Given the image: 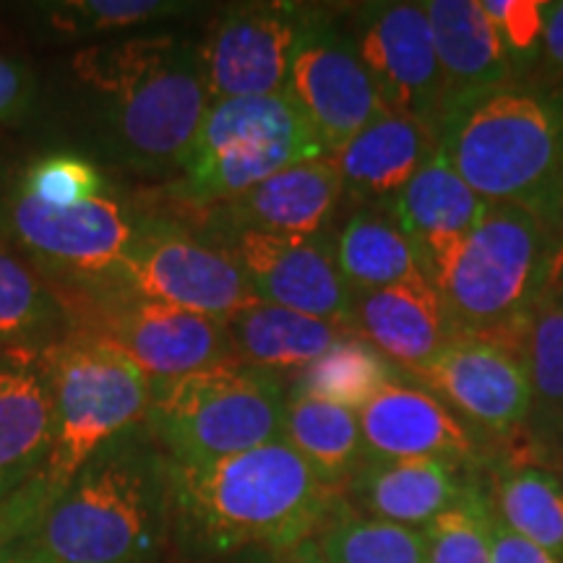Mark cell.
<instances>
[{
  "label": "cell",
  "instance_id": "obj_1",
  "mask_svg": "<svg viewBox=\"0 0 563 563\" xmlns=\"http://www.w3.org/2000/svg\"><path fill=\"white\" fill-rule=\"evenodd\" d=\"M344 509V493L321 483L285 439L217 462H170V553L180 563L292 548Z\"/></svg>",
  "mask_w": 563,
  "mask_h": 563
},
{
  "label": "cell",
  "instance_id": "obj_2",
  "mask_svg": "<svg viewBox=\"0 0 563 563\" xmlns=\"http://www.w3.org/2000/svg\"><path fill=\"white\" fill-rule=\"evenodd\" d=\"M30 538L55 563H162L170 553V462L133 426L79 470Z\"/></svg>",
  "mask_w": 563,
  "mask_h": 563
},
{
  "label": "cell",
  "instance_id": "obj_3",
  "mask_svg": "<svg viewBox=\"0 0 563 563\" xmlns=\"http://www.w3.org/2000/svg\"><path fill=\"white\" fill-rule=\"evenodd\" d=\"M76 74L108 100L104 133L123 165L144 173L186 167L209 112L201 53L178 37H133L76 58Z\"/></svg>",
  "mask_w": 563,
  "mask_h": 563
},
{
  "label": "cell",
  "instance_id": "obj_4",
  "mask_svg": "<svg viewBox=\"0 0 563 563\" xmlns=\"http://www.w3.org/2000/svg\"><path fill=\"white\" fill-rule=\"evenodd\" d=\"M441 152L481 199L559 224L563 89L514 81L493 91L441 125Z\"/></svg>",
  "mask_w": 563,
  "mask_h": 563
},
{
  "label": "cell",
  "instance_id": "obj_5",
  "mask_svg": "<svg viewBox=\"0 0 563 563\" xmlns=\"http://www.w3.org/2000/svg\"><path fill=\"white\" fill-rule=\"evenodd\" d=\"M555 228L511 203L485 207L433 287L454 334L483 336L525 352L534 308L551 295Z\"/></svg>",
  "mask_w": 563,
  "mask_h": 563
},
{
  "label": "cell",
  "instance_id": "obj_6",
  "mask_svg": "<svg viewBox=\"0 0 563 563\" xmlns=\"http://www.w3.org/2000/svg\"><path fill=\"white\" fill-rule=\"evenodd\" d=\"M45 357L55 399V441L45 467L26 485L51 511L104 443L144 422L152 378L121 350L76 329L47 344Z\"/></svg>",
  "mask_w": 563,
  "mask_h": 563
},
{
  "label": "cell",
  "instance_id": "obj_7",
  "mask_svg": "<svg viewBox=\"0 0 563 563\" xmlns=\"http://www.w3.org/2000/svg\"><path fill=\"white\" fill-rule=\"evenodd\" d=\"M285 389L274 373L222 363L152 382L144 426L175 464H203L282 439Z\"/></svg>",
  "mask_w": 563,
  "mask_h": 563
},
{
  "label": "cell",
  "instance_id": "obj_8",
  "mask_svg": "<svg viewBox=\"0 0 563 563\" xmlns=\"http://www.w3.org/2000/svg\"><path fill=\"white\" fill-rule=\"evenodd\" d=\"M95 292H123L228 321L256 306L258 295L224 241L196 235L165 214H139L121 264Z\"/></svg>",
  "mask_w": 563,
  "mask_h": 563
},
{
  "label": "cell",
  "instance_id": "obj_9",
  "mask_svg": "<svg viewBox=\"0 0 563 563\" xmlns=\"http://www.w3.org/2000/svg\"><path fill=\"white\" fill-rule=\"evenodd\" d=\"M66 329L121 350L152 382H173L211 365L235 363L228 323L136 295L53 287Z\"/></svg>",
  "mask_w": 563,
  "mask_h": 563
},
{
  "label": "cell",
  "instance_id": "obj_10",
  "mask_svg": "<svg viewBox=\"0 0 563 563\" xmlns=\"http://www.w3.org/2000/svg\"><path fill=\"white\" fill-rule=\"evenodd\" d=\"M129 203L100 196L74 209H53L19 188L9 203V228L34 264L63 287H97L110 279L136 232Z\"/></svg>",
  "mask_w": 563,
  "mask_h": 563
},
{
  "label": "cell",
  "instance_id": "obj_11",
  "mask_svg": "<svg viewBox=\"0 0 563 563\" xmlns=\"http://www.w3.org/2000/svg\"><path fill=\"white\" fill-rule=\"evenodd\" d=\"M285 91L327 154L342 150L365 125L386 115L352 34L340 32L329 13L319 9H308Z\"/></svg>",
  "mask_w": 563,
  "mask_h": 563
},
{
  "label": "cell",
  "instance_id": "obj_12",
  "mask_svg": "<svg viewBox=\"0 0 563 563\" xmlns=\"http://www.w3.org/2000/svg\"><path fill=\"white\" fill-rule=\"evenodd\" d=\"M410 378L452 407L470 428L506 439L522 435L532 410L525 352L483 336L454 334L431 363Z\"/></svg>",
  "mask_w": 563,
  "mask_h": 563
},
{
  "label": "cell",
  "instance_id": "obj_13",
  "mask_svg": "<svg viewBox=\"0 0 563 563\" xmlns=\"http://www.w3.org/2000/svg\"><path fill=\"white\" fill-rule=\"evenodd\" d=\"M357 55L386 112L441 131V66L422 3H368L357 11Z\"/></svg>",
  "mask_w": 563,
  "mask_h": 563
},
{
  "label": "cell",
  "instance_id": "obj_14",
  "mask_svg": "<svg viewBox=\"0 0 563 563\" xmlns=\"http://www.w3.org/2000/svg\"><path fill=\"white\" fill-rule=\"evenodd\" d=\"M306 16L308 5L295 3H243L224 11L199 51L209 100L285 95Z\"/></svg>",
  "mask_w": 563,
  "mask_h": 563
},
{
  "label": "cell",
  "instance_id": "obj_15",
  "mask_svg": "<svg viewBox=\"0 0 563 563\" xmlns=\"http://www.w3.org/2000/svg\"><path fill=\"white\" fill-rule=\"evenodd\" d=\"M224 243L258 300L350 329L352 290L336 266L334 243L321 235H266L238 230Z\"/></svg>",
  "mask_w": 563,
  "mask_h": 563
},
{
  "label": "cell",
  "instance_id": "obj_16",
  "mask_svg": "<svg viewBox=\"0 0 563 563\" xmlns=\"http://www.w3.org/2000/svg\"><path fill=\"white\" fill-rule=\"evenodd\" d=\"M357 418L368 460H446L464 467L481 462L473 428L415 382L389 384Z\"/></svg>",
  "mask_w": 563,
  "mask_h": 563
},
{
  "label": "cell",
  "instance_id": "obj_17",
  "mask_svg": "<svg viewBox=\"0 0 563 563\" xmlns=\"http://www.w3.org/2000/svg\"><path fill=\"white\" fill-rule=\"evenodd\" d=\"M55 441V399L45 347H0V501L45 467Z\"/></svg>",
  "mask_w": 563,
  "mask_h": 563
},
{
  "label": "cell",
  "instance_id": "obj_18",
  "mask_svg": "<svg viewBox=\"0 0 563 563\" xmlns=\"http://www.w3.org/2000/svg\"><path fill=\"white\" fill-rule=\"evenodd\" d=\"M426 5L431 21L435 55L441 66V125L481 102L493 91L509 87L514 66L496 26L477 0H431Z\"/></svg>",
  "mask_w": 563,
  "mask_h": 563
},
{
  "label": "cell",
  "instance_id": "obj_19",
  "mask_svg": "<svg viewBox=\"0 0 563 563\" xmlns=\"http://www.w3.org/2000/svg\"><path fill=\"white\" fill-rule=\"evenodd\" d=\"M344 199V183L332 154L302 159L258 183L222 207H214L222 235L238 230L266 235H321Z\"/></svg>",
  "mask_w": 563,
  "mask_h": 563
},
{
  "label": "cell",
  "instance_id": "obj_20",
  "mask_svg": "<svg viewBox=\"0 0 563 563\" xmlns=\"http://www.w3.org/2000/svg\"><path fill=\"white\" fill-rule=\"evenodd\" d=\"M488 201L464 183L441 150L407 183L389 211L418 253L426 279L435 282L464 238L481 222Z\"/></svg>",
  "mask_w": 563,
  "mask_h": 563
},
{
  "label": "cell",
  "instance_id": "obj_21",
  "mask_svg": "<svg viewBox=\"0 0 563 563\" xmlns=\"http://www.w3.org/2000/svg\"><path fill=\"white\" fill-rule=\"evenodd\" d=\"M350 332L368 340L405 376L431 363L454 336L446 306L428 279L352 295Z\"/></svg>",
  "mask_w": 563,
  "mask_h": 563
},
{
  "label": "cell",
  "instance_id": "obj_22",
  "mask_svg": "<svg viewBox=\"0 0 563 563\" xmlns=\"http://www.w3.org/2000/svg\"><path fill=\"white\" fill-rule=\"evenodd\" d=\"M475 481L446 460H368L344 490L352 511L422 530L460 501Z\"/></svg>",
  "mask_w": 563,
  "mask_h": 563
},
{
  "label": "cell",
  "instance_id": "obj_23",
  "mask_svg": "<svg viewBox=\"0 0 563 563\" xmlns=\"http://www.w3.org/2000/svg\"><path fill=\"white\" fill-rule=\"evenodd\" d=\"M441 150V131L431 123L386 112L332 154L344 196L357 207H389L399 191Z\"/></svg>",
  "mask_w": 563,
  "mask_h": 563
},
{
  "label": "cell",
  "instance_id": "obj_24",
  "mask_svg": "<svg viewBox=\"0 0 563 563\" xmlns=\"http://www.w3.org/2000/svg\"><path fill=\"white\" fill-rule=\"evenodd\" d=\"M224 323H228L235 363L274 376L282 371H306L340 336L350 332L342 323L287 311L272 302H256Z\"/></svg>",
  "mask_w": 563,
  "mask_h": 563
},
{
  "label": "cell",
  "instance_id": "obj_25",
  "mask_svg": "<svg viewBox=\"0 0 563 563\" xmlns=\"http://www.w3.org/2000/svg\"><path fill=\"white\" fill-rule=\"evenodd\" d=\"M282 439L329 488L344 493L368 462L357 412L290 391L282 420Z\"/></svg>",
  "mask_w": 563,
  "mask_h": 563
},
{
  "label": "cell",
  "instance_id": "obj_26",
  "mask_svg": "<svg viewBox=\"0 0 563 563\" xmlns=\"http://www.w3.org/2000/svg\"><path fill=\"white\" fill-rule=\"evenodd\" d=\"M334 253L352 295L426 279L415 245L389 207H357L352 211L336 235Z\"/></svg>",
  "mask_w": 563,
  "mask_h": 563
},
{
  "label": "cell",
  "instance_id": "obj_27",
  "mask_svg": "<svg viewBox=\"0 0 563 563\" xmlns=\"http://www.w3.org/2000/svg\"><path fill=\"white\" fill-rule=\"evenodd\" d=\"M277 141L306 144L327 154L319 136L287 91L285 95L232 97V100L211 102L186 167L199 165V162L214 157L217 152L228 150V146L277 144Z\"/></svg>",
  "mask_w": 563,
  "mask_h": 563
},
{
  "label": "cell",
  "instance_id": "obj_28",
  "mask_svg": "<svg viewBox=\"0 0 563 563\" xmlns=\"http://www.w3.org/2000/svg\"><path fill=\"white\" fill-rule=\"evenodd\" d=\"M402 376L405 373L368 340L347 332L323 352L319 361L300 373L292 391L361 412L386 386L399 382Z\"/></svg>",
  "mask_w": 563,
  "mask_h": 563
},
{
  "label": "cell",
  "instance_id": "obj_29",
  "mask_svg": "<svg viewBox=\"0 0 563 563\" xmlns=\"http://www.w3.org/2000/svg\"><path fill=\"white\" fill-rule=\"evenodd\" d=\"M490 506L506 527L563 561V483L551 470L514 464L493 481Z\"/></svg>",
  "mask_w": 563,
  "mask_h": 563
},
{
  "label": "cell",
  "instance_id": "obj_30",
  "mask_svg": "<svg viewBox=\"0 0 563 563\" xmlns=\"http://www.w3.org/2000/svg\"><path fill=\"white\" fill-rule=\"evenodd\" d=\"M66 313L47 282L26 269L19 258L0 249V342L3 347L30 344L47 347L60 340Z\"/></svg>",
  "mask_w": 563,
  "mask_h": 563
},
{
  "label": "cell",
  "instance_id": "obj_31",
  "mask_svg": "<svg viewBox=\"0 0 563 563\" xmlns=\"http://www.w3.org/2000/svg\"><path fill=\"white\" fill-rule=\"evenodd\" d=\"M316 543L332 563H428L422 530L363 517L350 506Z\"/></svg>",
  "mask_w": 563,
  "mask_h": 563
},
{
  "label": "cell",
  "instance_id": "obj_32",
  "mask_svg": "<svg viewBox=\"0 0 563 563\" xmlns=\"http://www.w3.org/2000/svg\"><path fill=\"white\" fill-rule=\"evenodd\" d=\"M428 563H490V496L473 483L433 522L422 527Z\"/></svg>",
  "mask_w": 563,
  "mask_h": 563
},
{
  "label": "cell",
  "instance_id": "obj_33",
  "mask_svg": "<svg viewBox=\"0 0 563 563\" xmlns=\"http://www.w3.org/2000/svg\"><path fill=\"white\" fill-rule=\"evenodd\" d=\"M525 361L532 384V410L525 428L538 426L563 405V308L543 300L525 336Z\"/></svg>",
  "mask_w": 563,
  "mask_h": 563
},
{
  "label": "cell",
  "instance_id": "obj_34",
  "mask_svg": "<svg viewBox=\"0 0 563 563\" xmlns=\"http://www.w3.org/2000/svg\"><path fill=\"white\" fill-rule=\"evenodd\" d=\"M21 191L53 209H74L104 196V178L89 159L76 154H51L34 162Z\"/></svg>",
  "mask_w": 563,
  "mask_h": 563
},
{
  "label": "cell",
  "instance_id": "obj_35",
  "mask_svg": "<svg viewBox=\"0 0 563 563\" xmlns=\"http://www.w3.org/2000/svg\"><path fill=\"white\" fill-rule=\"evenodd\" d=\"M183 9L180 3L162 0H87V3L60 5L58 24L66 30H123V26L150 24L154 19H167Z\"/></svg>",
  "mask_w": 563,
  "mask_h": 563
},
{
  "label": "cell",
  "instance_id": "obj_36",
  "mask_svg": "<svg viewBox=\"0 0 563 563\" xmlns=\"http://www.w3.org/2000/svg\"><path fill=\"white\" fill-rule=\"evenodd\" d=\"M545 9V0H483V11L488 13L517 68L538 60Z\"/></svg>",
  "mask_w": 563,
  "mask_h": 563
},
{
  "label": "cell",
  "instance_id": "obj_37",
  "mask_svg": "<svg viewBox=\"0 0 563 563\" xmlns=\"http://www.w3.org/2000/svg\"><path fill=\"white\" fill-rule=\"evenodd\" d=\"M34 81L21 63L0 58V125L24 121L32 108Z\"/></svg>",
  "mask_w": 563,
  "mask_h": 563
},
{
  "label": "cell",
  "instance_id": "obj_38",
  "mask_svg": "<svg viewBox=\"0 0 563 563\" xmlns=\"http://www.w3.org/2000/svg\"><path fill=\"white\" fill-rule=\"evenodd\" d=\"M490 563H561L545 548L534 545L506 527L490 506Z\"/></svg>",
  "mask_w": 563,
  "mask_h": 563
},
{
  "label": "cell",
  "instance_id": "obj_39",
  "mask_svg": "<svg viewBox=\"0 0 563 563\" xmlns=\"http://www.w3.org/2000/svg\"><path fill=\"white\" fill-rule=\"evenodd\" d=\"M538 63L543 66L545 79L551 81V87L559 89V84H563V0L548 3Z\"/></svg>",
  "mask_w": 563,
  "mask_h": 563
},
{
  "label": "cell",
  "instance_id": "obj_40",
  "mask_svg": "<svg viewBox=\"0 0 563 563\" xmlns=\"http://www.w3.org/2000/svg\"><path fill=\"white\" fill-rule=\"evenodd\" d=\"M522 433L530 435V443L540 454L563 464V405L543 422L525 428Z\"/></svg>",
  "mask_w": 563,
  "mask_h": 563
},
{
  "label": "cell",
  "instance_id": "obj_41",
  "mask_svg": "<svg viewBox=\"0 0 563 563\" xmlns=\"http://www.w3.org/2000/svg\"><path fill=\"white\" fill-rule=\"evenodd\" d=\"M253 563H332V561L321 553V548L313 538V540H306V543H298L292 548H282V551L256 553Z\"/></svg>",
  "mask_w": 563,
  "mask_h": 563
},
{
  "label": "cell",
  "instance_id": "obj_42",
  "mask_svg": "<svg viewBox=\"0 0 563 563\" xmlns=\"http://www.w3.org/2000/svg\"><path fill=\"white\" fill-rule=\"evenodd\" d=\"M5 563H55L53 555L42 548L34 538H24L11 548Z\"/></svg>",
  "mask_w": 563,
  "mask_h": 563
},
{
  "label": "cell",
  "instance_id": "obj_43",
  "mask_svg": "<svg viewBox=\"0 0 563 563\" xmlns=\"http://www.w3.org/2000/svg\"><path fill=\"white\" fill-rule=\"evenodd\" d=\"M563 285V209L559 217V224H555V269H553V290H559Z\"/></svg>",
  "mask_w": 563,
  "mask_h": 563
},
{
  "label": "cell",
  "instance_id": "obj_44",
  "mask_svg": "<svg viewBox=\"0 0 563 563\" xmlns=\"http://www.w3.org/2000/svg\"><path fill=\"white\" fill-rule=\"evenodd\" d=\"M13 543L9 540V534H5L3 530V522H0V563H5V559H9Z\"/></svg>",
  "mask_w": 563,
  "mask_h": 563
},
{
  "label": "cell",
  "instance_id": "obj_45",
  "mask_svg": "<svg viewBox=\"0 0 563 563\" xmlns=\"http://www.w3.org/2000/svg\"><path fill=\"white\" fill-rule=\"evenodd\" d=\"M545 300H551V302H555V306H561V308H563V285L559 287V290H553L551 295H548Z\"/></svg>",
  "mask_w": 563,
  "mask_h": 563
}]
</instances>
